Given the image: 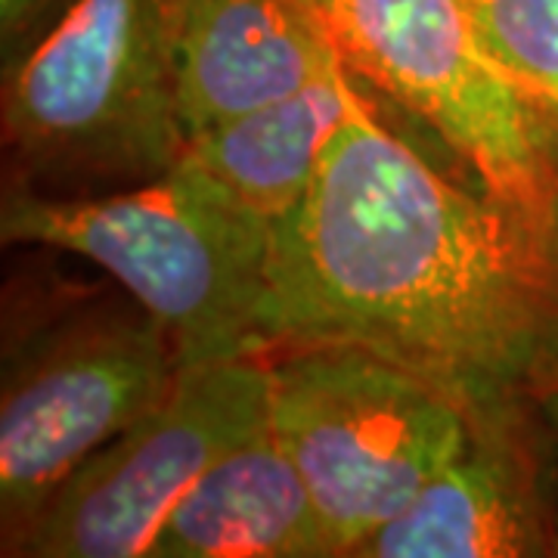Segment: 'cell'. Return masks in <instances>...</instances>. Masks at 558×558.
I'll return each instance as SVG.
<instances>
[{
	"mask_svg": "<svg viewBox=\"0 0 558 558\" xmlns=\"http://www.w3.org/2000/svg\"><path fill=\"white\" fill-rule=\"evenodd\" d=\"M260 323L270 354L366 348L469 413L527 400L558 348V233L453 183L357 100L270 220Z\"/></svg>",
	"mask_w": 558,
	"mask_h": 558,
	"instance_id": "obj_1",
	"label": "cell"
},
{
	"mask_svg": "<svg viewBox=\"0 0 558 558\" xmlns=\"http://www.w3.org/2000/svg\"><path fill=\"white\" fill-rule=\"evenodd\" d=\"M0 240L94 260L168 332L180 369L270 354V220L190 156L100 196L16 183L0 202Z\"/></svg>",
	"mask_w": 558,
	"mask_h": 558,
	"instance_id": "obj_2",
	"label": "cell"
},
{
	"mask_svg": "<svg viewBox=\"0 0 558 558\" xmlns=\"http://www.w3.org/2000/svg\"><path fill=\"white\" fill-rule=\"evenodd\" d=\"M190 0H72L7 65L3 140L25 186L121 190L186 156L178 57Z\"/></svg>",
	"mask_w": 558,
	"mask_h": 558,
	"instance_id": "obj_3",
	"label": "cell"
},
{
	"mask_svg": "<svg viewBox=\"0 0 558 558\" xmlns=\"http://www.w3.org/2000/svg\"><path fill=\"white\" fill-rule=\"evenodd\" d=\"M270 432L339 556L357 549L462 453L469 410L435 381L354 344H299L267 360Z\"/></svg>",
	"mask_w": 558,
	"mask_h": 558,
	"instance_id": "obj_4",
	"label": "cell"
},
{
	"mask_svg": "<svg viewBox=\"0 0 558 558\" xmlns=\"http://www.w3.org/2000/svg\"><path fill=\"white\" fill-rule=\"evenodd\" d=\"M341 65L425 121L481 190L558 233V134L487 57L462 0H301Z\"/></svg>",
	"mask_w": 558,
	"mask_h": 558,
	"instance_id": "obj_5",
	"label": "cell"
},
{
	"mask_svg": "<svg viewBox=\"0 0 558 558\" xmlns=\"http://www.w3.org/2000/svg\"><path fill=\"white\" fill-rule=\"evenodd\" d=\"M267 398L264 357L183 366L168 400L84 459L7 556L143 558L178 499L267 425Z\"/></svg>",
	"mask_w": 558,
	"mask_h": 558,
	"instance_id": "obj_6",
	"label": "cell"
},
{
	"mask_svg": "<svg viewBox=\"0 0 558 558\" xmlns=\"http://www.w3.org/2000/svg\"><path fill=\"white\" fill-rule=\"evenodd\" d=\"M180 360L143 307L62 326L16 369L0 400L3 553L90 453L168 400Z\"/></svg>",
	"mask_w": 558,
	"mask_h": 558,
	"instance_id": "obj_7",
	"label": "cell"
},
{
	"mask_svg": "<svg viewBox=\"0 0 558 558\" xmlns=\"http://www.w3.org/2000/svg\"><path fill=\"white\" fill-rule=\"evenodd\" d=\"M469 422L462 453L360 546V558L556 556L558 462L534 398Z\"/></svg>",
	"mask_w": 558,
	"mask_h": 558,
	"instance_id": "obj_8",
	"label": "cell"
},
{
	"mask_svg": "<svg viewBox=\"0 0 558 558\" xmlns=\"http://www.w3.org/2000/svg\"><path fill=\"white\" fill-rule=\"evenodd\" d=\"M339 65L301 0H190L178 57L183 137L299 94Z\"/></svg>",
	"mask_w": 558,
	"mask_h": 558,
	"instance_id": "obj_9",
	"label": "cell"
},
{
	"mask_svg": "<svg viewBox=\"0 0 558 558\" xmlns=\"http://www.w3.org/2000/svg\"><path fill=\"white\" fill-rule=\"evenodd\" d=\"M332 556V534L267 418L178 499L143 558Z\"/></svg>",
	"mask_w": 558,
	"mask_h": 558,
	"instance_id": "obj_10",
	"label": "cell"
},
{
	"mask_svg": "<svg viewBox=\"0 0 558 558\" xmlns=\"http://www.w3.org/2000/svg\"><path fill=\"white\" fill-rule=\"evenodd\" d=\"M357 100L351 72L339 65L299 94L202 131L186 143V156L245 205L277 220L304 199Z\"/></svg>",
	"mask_w": 558,
	"mask_h": 558,
	"instance_id": "obj_11",
	"label": "cell"
},
{
	"mask_svg": "<svg viewBox=\"0 0 558 558\" xmlns=\"http://www.w3.org/2000/svg\"><path fill=\"white\" fill-rule=\"evenodd\" d=\"M487 57L558 134V0H462Z\"/></svg>",
	"mask_w": 558,
	"mask_h": 558,
	"instance_id": "obj_12",
	"label": "cell"
},
{
	"mask_svg": "<svg viewBox=\"0 0 558 558\" xmlns=\"http://www.w3.org/2000/svg\"><path fill=\"white\" fill-rule=\"evenodd\" d=\"M72 0H0V44L7 65L22 57V47H35L69 10Z\"/></svg>",
	"mask_w": 558,
	"mask_h": 558,
	"instance_id": "obj_13",
	"label": "cell"
},
{
	"mask_svg": "<svg viewBox=\"0 0 558 558\" xmlns=\"http://www.w3.org/2000/svg\"><path fill=\"white\" fill-rule=\"evenodd\" d=\"M534 403H537L539 418L549 432L553 450H556L558 462V348L549 354L543 373H539L537 385H534ZM556 556H558V527H556Z\"/></svg>",
	"mask_w": 558,
	"mask_h": 558,
	"instance_id": "obj_14",
	"label": "cell"
}]
</instances>
